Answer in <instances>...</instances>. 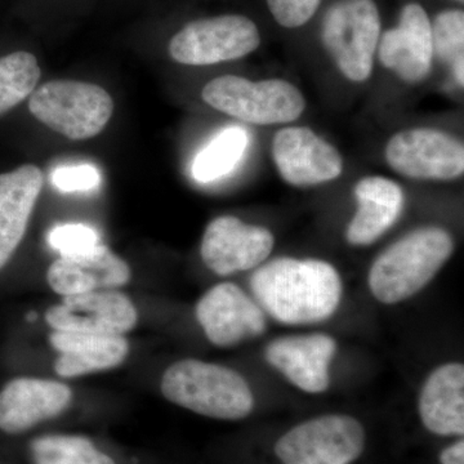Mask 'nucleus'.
Returning a JSON list of instances; mask_svg holds the SVG:
<instances>
[{
  "label": "nucleus",
  "instance_id": "1a4fd4ad",
  "mask_svg": "<svg viewBox=\"0 0 464 464\" xmlns=\"http://www.w3.org/2000/svg\"><path fill=\"white\" fill-rule=\"evenodd\" d=\"M386 160L395 172L409 179L450 181L464 172V146L451 134L415 128L390 140Z\"/></svg>",
  "mask_w": 464,
  "mask_h": 464
},
{
  "label": "nucleus",
  "instance_id": "dca6fc26",
  "mask_svg": "<svg viewBox=\"0 0 464 464\" xmlns=\"http://www.w3.org/2000/svg\"><path fill=\"white\" fill-rule=\"evenodd\" d=\"M431 23L422 5H405L399 26L383 34L380 44L382 65L406 83L422 82L431 70Z\"/></svg>",
  "mask_w": 464,
  "mask_h": 464
},
{
  "label": "nucleus",
  "instance_id": "aec40b11",
  "mask_svg": "<svg viewBox=\"0 0 464 464\" xmlns=\"http://www.w3.org/2000/svg\"><path fill=\"white\" fill-rule=\"evenodd\" d=\"M52 347L60 353L54 371L63 378L81 377L116 368L127 359L130 344L123 335H96L84 333H51Z\"/></svg>",
  "mask_w": 464,
  "mask_h": 464
},
{
  "label": "nucleus",
  "instance_id": "39448f33",
  "mask_svg": "<svg viewBox=\"0 0 464 464\" xmlns=\"http://www.w3.org/2000/svg\"><path fill=\"white\" fill-rule=\"evenodd\" d=\"M201 97L213 109L257 125L290 123L306 108L298 88L282 79L250 82L241 76H219L203 88Z\"/></svg>",
  "mask_w": 464,
  "mask_h": 464
},
{
  "label": "nucleus",
  "instance_id": "0eeeda50",
  "mask_svg": "<svg viewBox=\"0 0 464 464\" xmlns=\"http://www.w3.org/2000/svg\"><path fill=\"white\" fill-rule=\"evenodd\" d=\"M380 33V12L373 0H340L323 21L324 47L351 82H364L373 72Z\"/></svg>",
  "mask_w": 464,
  "mask_h": 464
},
{
  "label": "nucleus",
  "instance_id": "7c9ffc66",
  "mask_svg": "<svg viewBox=\"0 0 464 464\" xmlns=\"http://www.w3.org/2000/svg\"><path fill=\"white\" fill-rule=\"evenodd\" d=\"M458 2L463 3V0H458Z\"/></svg>",
  "mask_w": 464,
  "mask_h": 464
},
{
  "label": "nucleus",
  "instance_id": "f8f14e48",
  "mask_svg": "<svg viewBox=\"0 0 464 464\" xmlns=\"http://www.w3.org/2000/svg\"><path fill=\"white\" fill-rule=\"evenodd\" d=\"M274 244V235L267 228L224 216L208 225L200 253L209 270L227 276L258 267L273 252Z\"/></svg>",
  "mask_w": 464,
  "mask_h": 464
},
{
  "label": "nucleus",
  "instance_id": "20e7f679",
  "mask_svg": "<svg viewBox=\"0 0 464 464\" xmlns=\"http://www.w3.org/2000/svg\"><path fill=\"white\" fill-rule=\"evenodd\" d=\"M364 424L353 415L324 414L290 427L273 445L279 464H353L366 450Z\"/></svg>",
  "mask_w": 464,
  "mask_h": 464
},
{
  "label": "nucleus",
  "instance_id": "9b49d317",
  "mask_svg": "<svg viewBox=\"0 0 464 464\" xmlns=\"http://www.w3.org/2000/svg\"><path fill=\"white\" fill-rule=\"evenodd\" d=\"M197 319L208 340L218 347L237 346L266 331L264 310L232 283L208 290L198 302Z\"/></svg>",
  "mask_w": 464,
  "mask_h": 464
},
{
  "label": "nucleus",
  "instance_id": "393cba45",
  "mask_svg": "<svg viewBox=\"0 0 464 464\" xmlns=\"http://www.w3.org/2000/svg\"><path fill=\"white\" fill-rule=\"evenodd\" d=\"M433 54L453 65L464 56V14L459 9L444 11L431 25Z\"/></svg>",
  "mask_w": 464,
  "mask_h": 464
},
{
  "label": "nucleus",
  "instance_id": "6e6552de",
  "mask_svg": "<svg viewBox=\"0 0 464 464\" xmlns=\"http://www.w3.org/2000/svg\"><path fill=\"white\" fill-rule=\"evenodd\" d=\"M259 44L258 27L250 18L226 14L188 24L173 36L169 53L183 65H215L246 56Z\"/></svg>",
  "mask_w": 464,
  "mask_h": 464
},
{
  "label": "nucleus",
  "instance_id": "f03ea898",
  "mask_svg": "<svg viewBox=\"0 0 464 464\" xmlns=\"http://www.w3.org/2000/svg\"><path fill=\"white\" fill-rule=\"evenodd\" d=\"M451 235L444 228L409 232L375 259L369 286L377 301L395 304L413 297L427 285L453 253Z\"/></svg>",
  "mask_w": 464,
  "mask_h": 464
},
{
  "label": "nucleus",
  "instance_id": "b1692460",
  "mask_svg": "<svg viewBox=\"0 0 464 464\" xmlns=\"http://www.w3.org/2000/svg\"><path fill=\"white\" fill-rule=\"evenodd\" d=\"M41 74L38 60L29 52L18 51L0 57V116L35 91Z\"/></svg>",
  "mask_w": 464,
  "mask_h": 464
},
{
  "label": "nucleus",
  "instance_id": "6ab92c4d",
  "mask_svg": "<svg viewBox=\"0 0 464 464\" xmlns=\"http://www.w3.org/2000/svg\"><path fill=\"white\" fill-rule=\"evenodd\" d=\"M424 429L440 438H463L464 366L450 362L427 378L418 401Z\"/></svg>",
  "mask_w": 464,
  "mask_h": 464
},
{
  "label": "nucleus",
  "instance_id": "a211bd4d",
  "mask_svg": "<svg viewBox=\"0 0 464 464\" xmlns=\"http://www.w3.org/2000/svg\"><path fill=\"white\" fill-rule=\"evenodd\" d=\"M43 183L42 170L33 164L0 174V270L24 239Z\"/></svg>",
  "mask_w": 464,
  "mask_h": 464
},
{
  "label": "nucleus",
  "instance_id": "423d86ee",
  "mask_svg": "<svg viewBox=\"0 0 464 464\" xmlns=\"http://www.w3.org/2000/svg\"><path fill=\"white\" fill-rule=\"evenodd\" d=\"M30 112L70 140H88L102 132L114 112L111 96L96 84L51 81L30 94Z\"/></svg>",
  "mask_w": 464,
  "mask_h": 464
},
{
  "label": "nucleus",
  "instance_id": "c85d7f7f",
  "mask_svg": "<svg viewBox=\"0 0 464 464\" xmlns=\"http://www.w3.org/2000/svg\"><path fill=\"white\" fill-rule=\"evenodd\" d=\"M440 464H464V441L458 438L453 444L448 445L440 451Z\"/></svg>",
  "mask_w": 464,
  "mask_h": 464
},
{
  "label": "nucleus",
  "instance_id": "bb28decb",
  "mask_svg": "<svg viewBox=\"0 0 464 464\" xmlns=\"http://www.w3.org/2000/svg\"><path fill=\"white\" fill-rule=\"evenodd\" d=\"M322 0H267L277 24L288 29L304 25L319 8Z\"/></svg>",
  "mask_w": 464,
  "mask_h": 464
},
{
  "label": "nucleus",
  "instance_id": "a878e982",
  "mask_svg": "<svg viewBox=\"0 0 464 464\" xmlns=\"http://www.w3.org/2000/svg\"><path fill=\"white\" fill-rule=\"evenodd\" d=\"M48 243L61 257H72L90 253L100 246V235L84 224L57 225L48 234Z\"/></svg>",
  "mask_w": 464,
  "mask_h": 464
},
{
  "label": "nucleus",
  "instance_id": "f257e3e1",
  "mask_svg": "<svg viewBox=\"0 0 464 464\" xmlns=\"http://www.w3.org/2000/svg\"><path fill=\"white\" fill-rule=\"evenodd\" d=\"M250 289L268 315L288 325L329 319L340 306L342 280L320 259L277 258L253 273Z\"/></svg>",
  "mask_w": 464,
  "mask_h": 464
},
{
  "label": "nucleus",
  "instance_id": "5701e85b",
  "mask_svg": "<svg viewBox=\"0 0 464 464\" xmlns=\"http://www.w3.org/2000/svg\"><path fill=\"white\" fill-rule=\"evenodd\" d=\"M248 146V134L240 127H230L217 134L201 150L192 163V176L199 182L208 183L230 173Z\"/></svg>",
  "mask_w": 464,
  "mask_h": 464
},
{
  "label": "nucleus",
  "instance_id": "2eb2a0df",
  "mask_svg": "<svg viewBox=\"0 0 464 464\" xmlns=\"http://www.w3.org/2000/svg\"><path fill=\"white\" fill-rule=\"evenodd\" d=\"M337 343L326 334L289 335L277 338L266 347V360L290 383L308 393L328 390L329 365Z\"/></svg>",
  "mask_w": 464,
  "mask_h": 464
},
{
  "label": "nucleus",
  "instance_id": "ddd939ff",
  "mask_svg": "<svg viewBox=\"0 0 464 464\" xmlns=\"http://www.w3.org/2000/svg\"><path fill=\"white\" fill-rule=\"evenodd\" d=\"M273 158L284 181L295 188L333 181L343 172L338 150L306 127L279 130L274 137Z\"/></svg>",
  "mask_w": 464,
  "mask_h": 464
},
{
  "label": "nucleus",
  "instance_id": "4be33fe9",
  "mask_svg": "<svg viewBox=\"0 0 464 464\" xmlns=\"http://www.w3.org/2000/svg\"><path fill=\"white\" fill-rule=\"evenodd\" d=\"M33 464H118L91 439L81 435L39 436L30 441Z\"/></svg>",
  "mask_w": 464,
  "mask_h": 464
},
{
  "label": "nucleus",
  "instance_id": "412c9836",
  "mask_svg": "<svg viewBox=\"0 0 464 464\" xmlns=\"http://www.w3.org/2000/svg\"><path fill=\"white\" fill-rule=\"evenodd\" d=\"M357 212L347 228L353 246H371L398 221L404 194L398 183L384 177H365L356 183Z\"/></svg>",
  "mask_w": 464,
  "mask_h": 464
},
{
  "label": "nucleus",
  "instance_id": "f3484780",
  "mask_svg": "<svg viewBox=\"0 0 464 464\" xmlns=\"http://www.w3.org/2000/svg\"><path fill=\"white\" fill-rule=\"evenodd\" d=\"M47 280L57 295L67 297L121 288L130 283V268L108 246L100 244L90 253L56 259L48 268Z\"/></svg>",
  "mask_w": 464,
  "mask_h": 464
},
{
  "label": "nucleus",
  "instance_id": "9d476101",
  "mask_svg": "<svg viewBox=\"0 0 464 464\" xmlns=\"http://www.w3.org/2000/svg\"><path fill=\"white\" fill-rule=\"evenodd\" d=\"M137 319L130 297L112 289L67 295L45 314L53 331L96 335H123L132 331Z\"/></svg>",
  "mask_w": 464,
  "mask_h": 464
},
{
  "label": "nucleus",
  "instance_id": "c756f323",
  "mask_svg": "<svg viewBox=\"0 0 464 464\" xmlns=\"http://www.w3.org/2000/svg\"><path fill=\"white\" fill-rule=\"evenodd\" d=\"M453 72L454 76H456L457 83L463 87L464 84V57L457 60L456 63H453Z\"/></svg>",
  "mask_w": 464,
  "mask_h": 464
},
{
  "label": "nucleus",
  "instance_id": "7ed1b4c3",
  "mask_svg": "<svg viewBox=\"0 0 464 464\" xmlns=\"http://www.w3.org/2000/svg\"><path fill=\"white\" fill-rule=\"evenodd\" d=\"M161 392L173 404L221 420L249 417L255 398L237 372L201 360L174 362L161 378Z\"/></svg>",
  "mask_w": 464,
  "mask_h": 464
},
{
  "label": "nucleus",
  "instance_id": "4468645a",
  "mask_svg": "<svg viewBox=\"0 0 464 464\" xmlns=\"http://www.w3.org/2000/svg\"><path fill=\"white\" fill-rule=\"evenodd\" d=\"M72 392L60 382L20 377L0 391V431L20 435L63 414Z\"/></svg>",
  "mask_w": 464,
  "mask_h": 464
},
{
  "label": "nucleus",
  "instance_id": "cd10ccee",
  "mask_svg": "<svg viewBox=\"0 0 464 464\" xmlns=\"http://www.w3.org/2000/svg\"><path fill=\"white\" fill-rule=\"evenodd\" d=\"M53 185L63 192L90 191L100 185L99 169L90 164L57 168L52 176Z\"/></svg>",
  "mask_w": 464,
  "mask_h": 464
}]
</instances>
